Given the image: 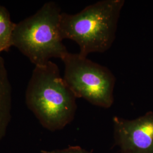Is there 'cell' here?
Segmentation results:
<instances>
[{
	"label": "cell",
	"instance_id": "1",
	"mask_svg": "<svg viewBox=\"0 0 153 153\" xmlns=\"http://www.w3.org/2000/svg\"><path fill=\"white\" fill-rule=\"evenodd\" d=\"M74 94L52 61L36 66L26 92V102L40 123L51 131L62 129L73 120L77 106Z\"/></svg>",
	"mask_w": 153,
	"mask_h": 153
},
{
	"label": "cell",
	"instance_id": "2",
	"mask_svg": "<svg viewBox=\"0 0 153 153\" xmlns=\"http://www.w3.org/2000/svg\"><path fill=\"white\" fill-rule=\"evenodd\" d=\"M124 4V0H102L76 14L61 13V38L75 42L79 47V53L85 57L106 52L115 41Z\"/></svg>",
	"mask_w": 153,
	"mask_h": 153
},
{
	"label": "cell",
	"instance_id": "3",
	"mask_svg": "<svg viewBox=\"0 0 153 153\" xmlns=\"http://www.w3.org/2000/svg\"><path fill=\"white\" fill-rule=\"evenodd\" d=\"M60 7L48 2L33 16L16 24L12 45L35 66L46 65L52 58L62 59L68 53L60 33Z\"/></svg>",
	"mask_w": 153,
	"mask_h": 153
},
{
	"label": "cell",
	"instance_id": "4",
	"mask_svg": "<svg viewBox=\"0 0 153 153\" xmlns=\"http://www.w3.org/2000/svg\"><path fill=\"white\" fill-rule=\"evenodd\" d=\"M61 60L65 66L63 78L76 98L105 108L112 106L116 78L110 70L79 53L68 52Z\"/></svg>",
	"mask_w": 153,
	"mask_h": 153
},
{
	"label": "cell",
	"instance_id": "5",
	"mask_svg": "<svg viewBox=\"0 0 153 153\" xmlns=\"http://www.w3.org/2000/svg\"><path fill=\"white\" fill-rule=\"evenodd\" d=\"M115 142L121 153H153V112L136 119L113 117Z\"/></svg>",
	"mask_w": 153,
	"mask_h": 153
},
{
	"label": "cell",
	"instance_id": "6",
	"mask_svg": "<svg viewBox=\"0 0 153 153\" xmlns=\"http://www.w3.org/2000/svg\"><path fill=\"white\" fill-rule=\"evenodd\" d=\"M11 87L4 59L0 56V143L11 119Z\"/></svg>",
	"mask_w": 153,
	"mask_h": 153
},
{
	"label": "cell",
	"instance_id": "7",
	"mask_svg": "<svg viewBox=\"0 0 153 153\" xmlns=\"http://www.w3.org/2000/svg\"><path fill=\"white\" fill-rule=\"evenodd\" d=\"M16 24L12 22L9 11L0 6V52L7 51L12 45V37Z\"/></svg>",
	"mask_w": 153,
	"mask_h": 153
},
{
	"label": "cell",
	"instance_id": "8",
	"mask_svg": "<svg viewBox=\"0 0 153 153\" xmlns=\"http://www.w3.org/2000/svg\"><path fill=\"white\" fill-rule=\"evenodd\" d=\"M42 153H90L79 146H69L63 149H57L51 151L41 150Z\"/></svg>",
	"mask_w": 153,
	"mask_h": 153
}]
</instances>
